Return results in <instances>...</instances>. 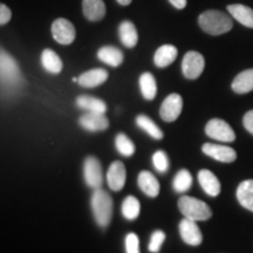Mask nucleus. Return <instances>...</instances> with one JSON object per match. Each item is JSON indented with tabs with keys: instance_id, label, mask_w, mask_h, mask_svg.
<instances>
[{
	"instance_id": "f257e3e1",
	"label": "nucleus",
	"mask_w": 253,
	"mask_h": 253,
	"mask_svg": "<svg viewBox=\"0 0 253 253\" xmlns=\"http://www.w3.org/2000/svg\"><path fill=\"white\" fill-rule=\"evenodd\" d=\"M199 26L205 33L211 36H220L232 30V19L217 9H209L199 15Z\"/></svg>"
},
{
	"instance_id": "f03ea898",
	"label": "nucleus",
	"mask_w": 253,
	"mask_h": 253,
	"mask_svg": "<svg viewBox=\"0 0 253 253\" xmlns=\"http://www.w3.org/2000/svg\"><path fill=\"white\" fill-rule=\"evenodd\" d=\"M0 73H1V84L6 90H17L23 84V75L15 60L1 49L0 55Z\"/></svg>"
},
{
	"instance_id": "7ed1b4c3",
	"label": "nucleus",
	"mask_w": 253,
	"mask_h": 253,
	"mask_svg": "<svg viewBox=\"0 0 253 253\" xmlns=\"http://www.w3.org/2000/svg\"><path fill=\"white\" fill-rule=\"evenodd\" d=\"M90 203L96 223L101 227L108 226L113 217V199L110 195L101 188L94 190Z\"/></svg>"
},
{
	"instance_id": "20e7f679",
	"label": "nucleus",
	"mask_w": 253,
	"mask_h": 253,
	"mask_svg": "<svg viewBox=\"0 0 253 253\" xmlns=\"http://www.w3.org/2000/svg\"><path fill=\"white\" fill-rule=\"evenodd\" d=\"M178 209L185 218L195 221L208 220L212 216V211L207 203L190 196H183L179 198Z\"/></svg>"
},
{
	"instance_id": "39448f33",
	"label": "nucleus",
	"mask_w": 253,
	"mask_h": 253,
	"mask_svg": "<svg viewBox=\"0 0 253 253\" xmlns=\"http://www.w3.org/2000/svg\"><path fill=\"white\" fill-rule=\"evenodd\" d=\"M205 132L210 138L220 142H233L236 140V134L230 125L224 120L212 119L205 126Z\"/></svg>"
},
{
	"instance_id": "423d86ee",
	"label": "nucleus",
	"mask_w": 253,
	"mask_h": 253,
	"mask_svg": "<svg viewBox=\"0 0 253 253\" xmlns=\"http://www.w3.org/2000/svg\"><path fill=\"white\" fill-rule=\"evenodd\" d=\"M205 67L204 56L201 53L190 50L186 53L182 60V72L183 75L190 80H196L201 77Z\"/></svg>"
},
{
	"instance_id": "0eeeda50",
	"label": "nucleus",
	"mask_w": 253,
	"mask_h": 253,
	"mask_svg": "<svg viewBox=\"0 0 253 253\" xmlns=\"http://www.w3.org/2000/svg\"><path fill=\"white\" fill-rule=\"evenodd\" d=\"M52 36L60 45H71L77 37L74 25L65 18H58L52 24Z\"/></svg>"
},
{
	"instance_id": "6e6552de",
	"label": "nucleus",
	"mask_w": 253,
	"mask_h": 253,
	"mask_svg": "<svg viewBox=\"0 0 253 253\" xmlns=\"http://www.w3.org/2000/svg\"><path fill=\"white\" fill-rule=\"evenodd\" d=\"M183 109V99L179 94L172 93L164 99L160 109V115L163 121L173 122L178 119Z\"/></svg>"
},
{
	"instance_id": "1a4fd4ad",
	"label": "nucleus",
	"mask_w": 253,
	"mask_h": 253,
	"mask_svg": "<svg viewBox=\"0 0 253 253\" xmlns=\"http://www.w3.org/2000/svg\"><path fill=\"white\" fill-rule=\"evenodd\" d=\"M84 181L89 188L96 190L102 185V167L100 161L96 157L89 156L86 158L84 164Z\"/></svg>"
},
{
	"instance_id": "9d476101",
	"label": "nucleus",
	"mask_w": 253,
	"mask_h": 253,
	"mask_svg": "<svg viewBox=\"0 0 253 253\" xmlns=\"http://www.w3.org/2000/svg\"><path fill=\"white\" fill-rule=\"evenodd\" d=\"M202 150L209 157L213 160L219 161L223 163H232L237 158V153L232 148L226 147V145L213 144V143H205L202 147Z\"/></svg>"
},
{
	"instance_id": "9b49d317",
	"label": "nucleus",
	"mask_w": 253,
	"mask_h": 253,
	"mask_svg": "<svg viewBox=\"0 0 253 253\" xmlns=\"http://www.w3.org/2000/svg\"><path fill=\"white\" fill-rule=\"evenodd\" d=\"M179 233H181L182 239L188 245L198 246L203 242V235L196 221L188 219V218H184L179 223Z\"/></svg>"
},
{
	"instance_id": "f8f14e48",
	"label": "nucleus",
	"mask_w": 253,
	"mask_h": 253,
	"mask_svg": "<svg viewBox=\"0 0 253 253\" xmlns=\"http://www.w3.org/2000/svg\"><path fill=\"white\" fill-rule=\"evenodd\" d=\"M79 125H80L84 130L96 132L106 130L109 126V121L104 114L86 113L79 119Z\"/></svg>"
},
{
	"instance_id": "ddd939ff",
	"label": "nucleus",
	"mask_w": 253,
	"mask_h": 253,
	"mask_svg": "<svg viewBox=\"0 0 253 253\" xmlns=\"http://www.w3.org/2000/svg\"><path fill=\"white\" fill-rule=\"evenodd\" d=\"M126 178L125 164L120 161L113 162L107 172V183L113 191H120L123 189Z\"/></svg>"
},
{
	"instance_id": "4468645a",
	"label": "nucleus",
	"mask_w": 253,
	"mask_h": 253,
	"mask_svg": "<svg viewBox=\"0 0 253 253\" xmlns=\"http://www.w3.org/2000/svg\"><path fill=\"white\" fill-rule=\"evenodd\" d=\"M108 80V72L103 68H95L87 71L79 77V84L84 88H94Z\"/></svg>"
},
{
	"instance_id": "2eb2a0df",
	"label": "nucleus",
	"mask_w": 253,
	"mask_h": 253,
	"mask_svg": "<svg viewBox=\"0 0 253 253\" xmlns=\"http://www.w3.org/2000/svg\"><path fill=\"white\" fill-rule=\"evenodd\" d=\"M198 181L202 189L211 197H216L220 194V182L217 176L210 170L203 169L198 172Z\"/></svg>"
},
{
	"instance_id": "dca6fc26",
	"label": "nucleus",
	"mask_w": 253,
	"mask_h": 253,
	"mask_svg": "<svg viewBox=\"0 0 253 253\" xmlns=\"http://www.w3.org/2000/svg\"><path fill=\"white\" fill-rule=\"evenodd\" d=\"M82 11L89 21H100L106 15V5L103 0H82Z\"/></svg>"
},
{
	"instance_id": "f3484780",
	"label": "nucleus",
	"mask_w": 253,
	"mask_h": 253,
	"mask_svg": "<svg viewBox=\"0 0 253 253\" xmlns=\"http://www.w3.org/2000/svg\"><path fill=\"white\" fill-rule=\"evenodd\" d=\"M178 49L173 45H163L158 47L154 55V62L157 67L164 68L170 66L177 59Z\"/></svg>"
},
{
	"instance_id": "a211bd4d",
	"label": "nucleus",
	"mask_w": 253,
	"mask_h": 253,
	"mask_svg": "<svg viewBox=\"0 0 253 253\" xmlns=\"http://www.w3.org/2000/svg\"><path fill=\"white\" fill-rule=\"evenodd\" d=\"M97 58L106 65L112 66V67H119L123 62L122 50L115 46H103L101 47L97 52Z\"/></svg>"
},
{
	"instance_id": "6ab92c4d",
	"label": "nucleus",
	"mask_w": 253,
	"mask_h": 253,
	"mask_svg": "<svg viewBox=\"0 0 253 253\" xmlns=\"http://www.w3.org/2000/svg\"><path fill=\"white\" fill-rule=\"evenodd\" d=\"M227 11L238 23L245 27L253 28V9L251 7L242 4H233L227 6Z\"/></svg>"
},
{
	"instance_id": "aec40b11",
	"label": "nucleus",
	"mask_w": 253,
	"mask_h": 253,
	"mask_svg": "<svg viewBox=\"0 0 253 253\" xmlns=\"http://www.w3.org/2000/svg\"><path fill=\"white\" fill-rule=\"evenodd\" d=\"M119 37L121 42L128 48H132L138 42V33L131 21H122L119 26Z\"/></svg>"
},
{
	"instance_id": "412c9836",
	"label": "nucleus",
	"mask_w": 253,
	"mask_h": 253,
	"mask_svg": "<svg viewBox=\"0 0 253 253\" xmlns=\"http://www.w3.org/2000/svg\"><path fill=\"white\" fill-rule=\"evenodd\" d=\"M41 65L50 74H60L63 69L62 60L53 49L46 48L41 54Z\"/></svg>"
},
{
	"instance_id": "4be33fe9",
	"label": "nucleus",
	"mask_w": 253,
	"mask_h": 253,
	"mask_svg": "<svg viewBox=\"0 0 253 253\" xmlns=\"http://www.w3.org/2000/svg\"><path fill=\"white\" fill-rule=\"evenodd\" d=\"M137 182L142 191L149 197H157L160 194V183L151 172L141 171Z\"/></svg>"
},
{
	"instance_id": "5701e85b",
	"label": "nucleus",
	"mask_w": 253,
	"mask_h": 253,
	"mask_svg": "<svg viewBox=\"0 0 253 253\" xmlns=\"http://www.w3.org/2000/svg\"><path fill=\"white\" fill-rule=\"evenodd\" d=\"M77 104L79 108L86 110L87 113H99L104 114L107 112V104L104 101L97 99V97L88 96V95H81L77 99Z\"/></svg>"
},
{
	"instance_id": "b1692460",
	"label": "nucleus",
	"mask_w": 253,
	"mask_h": 253,
	"mask_svg": "<svg viewBox=\"0 0 253 253\" xmlns=\"http://www.w3.org/2000/svg\"><path fill=\"white\" fill-rule=\"evenodd\" d=\"M232 89L237 94H246L253 90V68L237 75L232 82Z\"/></svg>"
},
{
	"instance_id": "393cba45",
	"label": "nucleus",
	"mask_w": 253,
	"mask_h": 253,
	"mask_svg": "<svg viewBox=\"0 0 253 253\" xmlns=\"http://www.w3.org/2000/svg\"><path fill=\"white\" fill-rule=\"evenodd\" d=\"M237 199L242 207L253 212V179L240 183L237 189Z\"/></svg>"
},
{
	"instance_id": "a878e982",
	"label": "nucleus",
	"mask_w": 253,
	"mask_h": 253,
	"mask_svg": "<svg viewBox=\"0 0 253 253\" xmlns=\"http://www.w3.org/2000/svg\"><path fill=\"white\" fill-rule=\"evenodd\" d=\"M140 89L142 93V96L145 100L151 101L155 99L157 94V84L156 79L151 73H143L140 77Z\"/></svg>"
},
{
	"instance_id": "bb28decb",
	"label": "nucleus",
	"mask_w": 253,
	"mask_h": 253,
	"mask_svg": "<svg viewBox=\"0 0 253 253\" xmlns=\"http://www.w3.org/2000/svg\"><path fill=\"white\" fill-rule=\"evenodd\" d=\"M136 125H137L142 130H144L147 134H149L151 137L155 140H162L163 138V131L161 130V128L155 123L150 118H148L147 115H138L136 118Z\"/></svg>"
},
{
	"instance_id": "cd10ccee",
	"label": "nucleus",
	"mask_w": 253,
	"mask_h": 253,
	"mask_svg": "<svg viewBox=\"0 0 253 253\" xmlns=\"http://www.w3.org/2000/svg\"><path fill=\"white\" fill-rule=\"evenodd\" d=\"M140 202L134 196H128L122 204V214L126 219L134 220L140 214Z\"/></svg>"
},
{
	"instance_id": "c85d7f7f",
	"label": "nucleus",
	"mask_w": 253,
	"mask_h": 253,
	"mask_svg": "<svg viewBox=\"0 0 253 253\" xmlns=\"http://www.w3.org/2000/svg\"><path fill=\"white\" fill-rule=\"evenodd\" d=\"M173 189L177 192H185L191 188L192 185V176L186 169L179 170L176 173L175 178H173Z\"/></svg>"
},
{
	"instance_id": "c756f323",
	"label": "nucleus",
	"mask_w": 253,
	"mask_h": 253,
	"mask_svg": "<svg viewBox=\"0 0 253 253\" xmlns=\"http://www.w3.org/2000/svg\"><path fill=\"white\" fill-rule=\"evenodd\" d=\"M115 145H116V149H118V151L122 155V156L130 157L135 153L134 143H132L130 138L125 134H119L116 136Z\"/></svg>"
},
{
	"instance_id": "7c9ffc66",
	"label": "nucleus",
	"mask_w": 253,
	"mask_h": 253,
	"mask_svg": "<svg viewBox=\"0 0 253 253\" xmlns=\"http://www.w3.org/2000/svg\"><path fill=\"white\" fill-rule=\"evenodd\" d=\"M153 164L158 172H167L169 169V158L163 150H157L153 155Z\"/></svg>"
},
{
	"instance_id": "2f4dec72",
	"label": "nucleus",
	"mask_w": 253,
	"mask_h": 253,
	"mask_svg": "<svg viewBox=\"0 0 253 253\" xmlns=\"http://www.w3.org/2000/svg\"><path fill=\"white\" fill-rule=\"evenodd\" d=\"M164 240H166V233H164L163 231H160V230L155 231L150 238L149 246H148L149 251L151 253H157L161 250V246H162Z\"/></svg>"
},
{
	"instance_id": "473e14b6",
	"label": "nucleus",
	"mask_w": 253,
	"mask_h": 253,
	"mask_svg": "<svg viewBox=\"0 0 253 253\" xmlns=\"http://www.w3.org/2000/svg\"><path fill=\"white\" fill-rule=\"evenodd\" d=\"M126 253H140V240L137 235L129 233L126 237Z\"/></svg>"
},
{
	"instance_id": "72a5a7b5",
	"label": "nucleus",
	"mask_w": 253,
	"mask_h": 253,
	"mask_svg": "<svg viewBox=\"0 0 253 253\" xmlns=\"http://www.w3.org/2000/svg\"><path fill=\"white\" fill-rule=\"evenodd\" d=\"M11 18H12L11 9H9L5 4L0 5V25L4 26V25H6L9 20H11Z\"/></svg>"
},
{
	"instance_id": "f704fd0d",
	"label": "nucleus",
	"mask_w": 253,
	"mask_h": 253,
	"mask_svg": "<svg viewBox=\"0 0 253 253\" xmlns=\"http://www.w3.org/2000/svg\"><path fill=\"white\" fill-rule=\"evenodd\" d=\"M243 125H244L246 130L253 135V110H250L245 114L244 119H243Z\"/></svg>"
},
{
	"instance_id": "c9c22d12",
	"label": "nucleus",
	"mask_w": 253,
	"mask_h": 253,
	"mask_svg": "<svg viewBox=\"0 0 253 253\" xmlns=\"http://www.w3.org/2000/svg\"><path fill=\"white\" fill-rule=\"evenodd\" d=\"M170 4L177 9H183L186 6V0H169Z\"/></svg>"
},
{
	"instance_id": "e433bc0d",
	"label": "nucleus",
	"mask_w": 253,
	"mask_h": 253,
	"mask_svg": "<svg viewBox=\"0 0 253 253\" xmlns=\"http://www.w3.org/2000/svg\"><path fill=\"white\" fill-rule=\"evenodd\" d=\"M116 1H118L121 6H128L131 4L132 0H116Z\"/></svg>"
}]
</instances>
